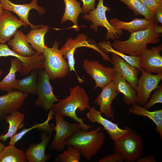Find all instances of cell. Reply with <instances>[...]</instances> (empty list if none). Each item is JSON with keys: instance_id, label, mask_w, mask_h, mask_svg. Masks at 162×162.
I'll return each mask as SVG.
<instances>
[{"instance_id": "obj_1", "label": "cell", "mask_w": 162, "mask_h": 162, "mask_svg": "<svg viewBox=\"0 0 162 162\" xmlns=\"http://www.w3.org/2000/svg\"><path fill=\"white\" fill-rule=\"evenodd\" d=\"M162 26L155 23L148 28L131 33L126 40H115L111 44L116 50L130 56H140L148 44H157L160 41Z\"/></svg>"}, {"instance_id": "obj_2", "label": "cell", "mask_w": 162, "mask_h": 162, "mask_svg": "<svg viewBox=\"0 0 162 162\" xmlns=\"http://www.w3.org/2000/svg\"><path fill=\"white\" fill-rule=\"evenodd\" d=\"M57 102L53 104L52 109L55 113H58L63 117L68 116L72 118L80 124L82 129L88 130L93 127L85 124L84 119L79 118L76 113L77 110L83 112L90 108L88 96L83 88L79 85L70 88V95L65 99H59Z\"/></svg>"}, {"instance_id": "obj_3", "label": "cell", "mask_w": 162, "mask_h": 162, "mask_svg": "<svg viewBox=\"0 0 162 162\" xmlns=\"http://www.w3.org/2000/svg\"><path fill=\"white\" fill-rule=\"evenodd\" d=\"M101 130L100 126L89 131L80 129L65 140L64 145L73 146L87 160L90 161L105 142V136Z\"/></svg>"}, {"instance_id": "obj_4", "label": "cell", "mask_w": 162, "mask_h": 162, "mask_svg": "<svg viewBox=\"0 0 162 162\" xmlns=\"http://www.w3.org/2000/svg\"><path fill=\"white\" fill-rule=\"evenodd\" d=\"M59 44L56 41L52 47L46 46L43 53L44 57V69L51 80L64 77L70 72L68 63L58 49Z\"/></svg>"}, {"instance_id": "obj_5", "label": "cell", "mask_w": 162, "mask_h": 162, "mask_svg": "<svg viewBox=\"0 0 162 162\" xmlns=\"http://www.w3.org/2000/svg\"><path fill=\"white\" fill-rule=\"evenodd\" d=\"M144 142L134 130L114 141L113 150L122 154L124 161L134 162L143 155Z\"/></svg>"}, {"instance_id": "obj_6", "label": "cell", "mask_w": 162, "mask_h": 162, "mask_svg": "<svg viewBox=\"0 0 162 162\" xmlns=\"http://www.w3.org/2000/svg\"><path fill=\"white\" fill-rule=\"evenodd\" d=\"M104 0H99L96 8L88 11V14L83 15L84 19L91 21L90 27L95 32L98 31V26L105 27L107 30L105 39L115 40L119 39L122 34L123 30L116 28L112 26L108 21L106 16V12L110 10V8L103 4Z\"/></svg>"}, {"instance_id": "obj_7", "label": "cell", "mask_w": 162, "mask_h": 162, "mask_svg": "<svg viewBox=\"0 0 162 162\" xmlns=\"http://www.w3.org/2000/svg\"><path fill=\"white\" fill-rule=\"evenodd\" d=\"M38 76L36 89L38 98L35 104L46 111L50 110L54 103L58 102L59 99L54 94L50 82V79L44 68L38 70Z\"/></svg>"}, {"instance_id": "obj_8", "label": "cell", "mask_w": 162, "mask_h": 162, "mask_svg": "<svg viewBox=\"0 0 162 162\" xmlns=\"http://www.w3.org/2000/svg\"><path fill=\"white\" fill-rule=\"evenodd\" d=\"M54 115L56 121L54 130L56 134L50 143L49 148L51 150L61 151L65 148V140L81 129V125L78 122L72 123L66 121L58 113H55Z\"/></svg>"}, {"instance_id": "obj_9", "label": "cell", "mask_w": 162, "mask_h": 162, "mask_svg": "<svg viewBox=\"0 0 162 162\" xmlns=\"http://www.w3.org/2000/svg\"><path fill=\"white\" fill-rule=\"evenodd\" d=\"M88 36L83 34H80L77 37L73 39L70 38L67 40L63 46L59 49L64 59L67 58L70 68V71L75 72L77 76V79L80 83H82L84 80L81 79L77 74L75 69V61L74 54L76 49L80 47H87L93 48L99 52L102 56H104L105 53L101 49L100 46L88 43L87 41Z\"/></svg>"}, {"instance_id": "obj_10", "label": "cell", "mask_w": 162, "mask_h": 162, "mask_svg": "<svg viewBox=\"0 0 162 162\" xmlns=\"http://www.w3.org/2000/svg\"><path fill=\"white\" fill-rule=\"evenodd\" d=\"M83 68L95 82L93 90L97 87L102 88L112 81L115 71L113 68L105 67L98 61L85 59L82 64Z\"/></svg>"}, {"instance_id": "obj_11", "label": "cell", "mask_w": 162, "mask_h": 162, "mask_svg": "<svg viewBox=\"0 0 162 162\" xmlns=\"http://www.w3.org/2000/svg\"><path fill=\"white\" fill-rule=\"evenodd\" d=\"M141 75L138 79L136 94V103L144 105L150 98L152 92L157 88L162 79V74H153L142 69Z\"/></svg>"}, {"instance_id": "obj_12", "label": "cell", "mask_w": 162, "mask_h": 162, "mask_svg": "<svg viewBox=\"0 0 162 162\" xmlns=\"http://www.w3.org/2000/svg\"><path fill=\"white\" fill-rule=\"evenodd\" d=\"M10 56L16 58L21 62L22 69L20 74L22 77L27 76L34 70L44 68V57L43 53L40 54L36 51L33 56H24L14 52L5 44H0V58Z\"/></svg>"}, {"instance_id": "obj_13", "label": "cell", "mask_w": 162, "mask_h": 162, "mask_svg": "<svg viewBox=\"0 0 162 162\" xmlns=\"http://www.w3.org/2000/svg\"><path fill=\"white\" fill-rule=\"evenodd\" d=\"M101 113L94 107L89 109L87 113V118L92 123H97L102 125L108 133L111 139L115 141L123 136L131 130L130 127L120 128L117 123H115L103 117Z\"/></svg>"}, {"instance_id": "obj_14", "label": "cell", "mask_w": 162, "mask_h": 162, "mask_svg": "<svg viewBox=\"0 0 162 162\" xmlns=\"http://www.w3.org/2000/svg\"><path fill=\"white\" fill-rule=\"evenodd\" d=\"M38 0H32L31 2L27 4H15L9 0H0L3 9L12 12L16 14L20 20L29 26L32 29L39 28L42 25H34L29 21L28 16L30 10L32 9L37 10L40 15L44 14L45 10L44 8L38 5Z\"/></svg>"}, {"instance_id": "obj_15", "label": "cell", "mask_w": 162, "mask_h": 162, "mask_svg": "<svg viewBox=\"0 0 162 162\" xmlns=\"http://www.w3.org/2000/svg\"><path fill=\"white\" fill-rule=\"evenodd\" d=\"M162 50L161 44L145 50L140 55L142 69L151 74H162V57L160 54Z\"/></svg>"}, {"instance_id": "obj_16", "label": "cell", "mask_w": 162, "mask_h": 162, "mask_svg": "<svg viewBox=\"0 0 162 162\" xmlns=\"http://www.w3.org/2000/svg\"><path fill=\"white\" fill-rule=\"evenodd\" d=\"M22 26L26 28L28 25L19 20L10 11L4 10L0 16V44H5L10 40L17 29Z\"/></svg>"}, {"instance_id": "obj_17", "label": "cell", "mask_w": 162, "mask_h": 162, "mask_svg": "<svg viewBox=\"0 0 162 162\" xmlns=\"http://www.w3.org/2000/svg\"><path fill=\"white\" fill-rule=\"evenodd\" d=\"M113 68L131 86L136 92L140 70L131 65L118 55L111 53Z\"/></svg>"}, {"instance_id": "obj_18", "label": "cell", "mask_w": 162, "mask_h": 162, "mask_svg": "<svg viewBox=\"0 0 162 162\" xmlns=\"http://www.w3.org/2000/svg\"><path fill=\"white\" fill-rule=\"evenodd\" d=\"M54 130L53 129L49 131H44L40 135L41 141L37 144L30 145L25 153L28 162H45L50 158L51 156L46 154L45 151Z\"/></svg>"}, {"instance_id": "obj_19", "label": "cell", "mask_w": 162, "mask_h": 162, "mask_svg": "<svg viewBox=\"0 0 162 162\" xmlns=\"http://www.w3.org/2000/svg\"><path fill=\"white\" fill-rule=\"evenodd\" d=\"M28 95L18 91H12L0 96V118H5L6 115L21 108Z\"/></svg>"}, {"instance_id": "obj_20", "label": "cell", "mask_w": 162, "mask_h": 162, "mask_svg": "<svg viewBox=\"0 0 162 162\" xmlns=\"http://www.w3.org/2000/svg\"><path fill=\"white\" fill-rule=\"evenodd\" d=\"M102 88V91L95 99V104L100 106L99 111L108 118H114L112 103L119 93L116 90L112 81Z\"/></svg>"}, {"instance_id": "obj_21", "label": "cell", "mask_w": 162, "mask_h": 162, "mask_svg": "<svg viewBox=\"0 0 162 162\" xmlns=\"http://www.w3.org/2000/svg\"><path fill=\"white\" fill-rule=\"evenodd\" d=\"M116 90L123 95L124 102L128 106L136 103V92L130 84L118 73L115 72L112 81Z\"/></svg>"}, {"instance_id": "obj_22", "label": "cell", "mask_w": 162, "mask_h": 162, "mask_svg": "<svg viewBox=\"0 0 162 162\" xmlns=\"http://www.w3.org/2000/svg\"><path fill=\"white\" fill-rule=\"evenodd\" d=\"M114 27L126 30L131 33L146 29L153 25L154 22L146 19L135 18L129 22L123 21L118 18L111 19L110 22Z\"/></svg>"}, {"instance_id": "obj_23", "label": "cell", "mask_w": 162, "mask_h": 162, "mask_svg": "<svg viewBox=\"0 0 162 162\" xmlns=\"http://www.w3.org/2000/svg\"><path fill=\"white\" fill-rule=\"evenodd\" d=\"M14 36V38L8 43L13 51L26 57L31 56L35 53L36 51L29 45L26 36L23 32L17 30Z\"/></svg>"}, {"instance_id": "obj_24", "label": "cell", "mask_w": 162, "mask_h": 162, "mask_svg": "<svg viewBox=\"0 0 162 162\" xmlns=\"http://www.w3.org/2000/svg\"><path fill=\"white\" fill-rule=\"evenodd\" d=\"M129 112L132 114L140 116H146L151 119L156 125V131L162 139V110L154 111H149L143 106L136 104L132 105L128 109Z\"/></svg>"}, {"instance_id": "obj_25", "label": "cell", "mask_w": 162, "mask_h": 162, "mask_svg": "<svg viewBox=\"0 0 162 162\" xmlns=\"http://www.w3.org/2000/svg\"><path fill=\"white\" fill-rule=\"evenodd\" d=\"M10 62V67L9 73L0 82V90L8 92L14 90L17 80L16 73L18 72L20 74L22 69L21 62L16 58L11 59Z\"/></svg>"}, {"instance_id": "obj_26", "label": "cell", "mask_w": 162, "mask_h": 162, "mask_svg": "<svg viewBox=\"0 0 162 162\" xmlns=\"http://www.w3.org/2000/svg\"><path fill=\"white\" fill-rule=\"evenodd\" d=\"M25 116L24 114L16 111L5 118V122L9 124L7 132L4 134H0V141L4 142L9 138H11L16 133L18 130L23 128Z\"/></svg>"}, {"instance_id": "obj_27", "label": "cell", "mask_w": 162, "mask_h": 162, "mask_svg": "<svg viewBox=\"0 0 162 162\" xmlns=\"http://www.w3.org/2000/svg\"><path fill=\"white\" fill-rule=\"evenodd\" d=\"M49 30L47 26L42 25L39 28L32 29L26 35L31 46L39 53H43L47 46L44 43V37Z\"/></svg>"}, {"instance_id": "obj_28", "label": "cell", "mask_w": 162, "mask_h": 162, "mask_svg": "<svg viewBox=\"0 0 162 162\" xmlns=\"http://www.w3.org/2000/svg\"><path fill=\"white\" fill-rule=\"evenodd\" d=\"M65 4V10L60 22L62 24L67 20L71 21L73 28L77 31L79 30L78 26L77 19L81 13L80 4L76 0H63Z\"/></svg>"}, {"instance_id": "obj_29", "label": "cell", "mask_w": 162, "mask_h": 162, "mask_svg": "<svg viewBox=\"0 0 162 162\" xmlns=\"http://www.w3.org/2000/svg\"><path fill=\"white\" fill-rule=\"evenodd\" d=\"M38 77V70L32 71L29 76L22 79H17L16 84L14 90L25 93L36 94Z\"/></svg>"}, {"instance_id": "obj_30", "label": "cell", "mask_w": 162, "mask_h": 162, "mask_svg": "<svg viewBox=\"0 0 162 162\" xmlns=\"http://www.w3.org/2000/svg\"><path fill=\"white\" fill-rule=\"evenodd\" d=\"M25 153L15 145L5 146L0 153V162H26Z\"/></svg>"}, {"instance_id": "obj_31", "label": "cell", "mask_w": 162, "mask_h": 162, "mask_svg": "<svg viewBox=\"0 0 162 162\" xmlns=\"http://www.w3.org/2000/svg\"><path fill=\"white\" fill-rule=\"evenodd\" d=\"M118 0L126 4L136 16L141 15L145 19L154 22V13L142 4L139 0Z\"/></svg>"}, {"instance_id": "obj_32", "label": "cell", "mask_w": 162, "mask_h": 162, "mask_svg": "<svg viewBox=\"0 0 162 162\" xmlns=\"http://www.w3.org/2000/svg\"><path fill=\"white\" fill-rule=\"evenodd\" d=\"M99 46L105 53H114L120 56L131 65L139 69L140 71L142 68L140 65V56H130L118 51L112 46L110 41H104L100 43Z\"/></svg>"}, {"instance_id": "obj_33", "label": "cell", "mask_w": 162, "mask_h": 162, "mask_svg": "<svg viewBox=\"0 0 162 162\" xmlns=\"http://www.w3.org/2000/svg\"><path fill=\"white\" fill-rule=\"evenodd\" d=\"M55 113L51 110L48 114L47 119L44 122L41 123H37L33 125L31 127L28 128L23 129L18 133H16L14 136L10 138L9 145H15L16 143L19 141L30 130L37 128L38 130H45L48 129L50 126V124H49L50 121L53 118V116Z\"/></svg>"}, {"instance_id": "obj_34", "label": "cell", "mask_w": 162, "mask_h": 162, "mask_svg": "<svg viewBox=\"0 0 162 162\" xmlns=\"http://www.w3.org/2000/svg\"><path fill=\"white\" fill-rule=\"evenodd\" d=\"M67 149L59 154L54 160L55 162H79L81 159V154L73 146L68 145Z\"/></svg>"}, {"instance_id": "obj_35", "label": "cell", "mask_w": 162, "mask_h": 162, "mask_svg": "<svg viewBox=\"0 0 162 162\" xmlns=\"http://www.w3.org/2000/svg\"><path fill=\"white\" fill-rule=\"evenodd\" d=\"M149 100L143 106L145 109L148 110L155 104L162 103V84H160L154 90Z\"/></svg>"}, {"instance_id": "obj_36", "label": "cell", "mask_w": 162, "mask_h": 162, "mask_svg": "<svg viewBox=\"0 0 162 162\" xmlns=\"http://www.w3.org/2000/svg\"><path fill=\"white\" fill-rule=\"evenodd\" d=\"M124 160L122 154L119 152H115L101 158L99 162H123Z\"/></svg>"}, {"instance_id": "obj_37", "label": "cell", "mask_w": 162, "mask_h": 162, "mask_svg": "<svg viewBox=\"0 0 162 162\" xmlns=\"http://www.w3.org/2000/svg\"><path fill=\"white\" fill-rule=\"evenodd\" d=\"M83 5L81 7V13L86 14L89 11L95 8V0H81Z\"/></svg>"}, {"instance_id": "obj_38", "label": "cell", "mask_w": 162, "mask_h": 162, "mask_svg": "<svg viewBox=\"0 0 162 162\" xmlns=\"http://www.w3.org/2000/svg\"><path fill=\"white\" fill-rule=\"evenodd\" d=\"M139 1L154 13L160 4L162 3V2L158 3L155 0H139Z\"/></svg>"}, {"instance_id": "obj_39", "label": "cell", "mask_w": 162, "mask_h": 162, "mask_svg": "<svg viewBox=\"0 0 162 162\" xmlns=\"http://www.w3.org/2000/svg\"><path fill=\"white\" fill-rule=\"evenodd\" d=\"M154 13V21L156 23L162 24V3L160 4Z\"/></svg>"}, {"instance_id": "obj_40", "label": "cell", "mask_w": 162, "mask_h": 162, "mask_svg": "<svg viewBox=\"0 0 162 162\" xmlns=\"http://www.w3.org/2000/svg\"><path fill=\"white\" fill-rule=\"evenodd\" d=\"M136 162H156V159L155 157L152 155L149 154L138 159Z\"/></svg>"}, {"instance_id": "obj_41", "label": "cell", "mask_w": 162, "mask_h": 162, "mask_svg": "<svg viewBox=\"0 0 162 162\" xmlns=\"http://www.w3.org/2000/svg\"><path fill=\"white\" fill-rule=\"evenodd\" d=\"M5 147V146L0 142V153Z\"/></svg>"}, {"instance_id": "obj_42", "label": "cell", "mask_w": 162, "mask_h": 162, "mask_svg": "<svg viewBox=\"0 0 162 162\" xmlns=\"http://www.w3.org/2000/svg\"><path fill=\"white\" fill-rule=\"evenodd\" d=\"M4 10L3 9L2 5L0 2V16L3 12Z\"/></svg>"}, {"instance_id": "obj_43", "label": "cell", "mask_w": 162, "mask_h": 162, "mask_svg": "<svg viewBox=\"0 0 162 162\" xmlns=\"http://www.w3.org/2000/svg\"><path fill=\"white\" fill-rule=\"evenodd\" d=\"M156 2L158 3L162 2V0H155Z\"/></svg>"}, {"instance_id": "obj_44", "label": "cell", "mask_w": 162, "mask_h": 162, "mask_svg": "<svg viewBox=\"0 0 162 162\" xmlns=\"http://www.w3.org/2000/svg\"><path fill=\"white\" fill-rule=\"evenodd\" d=\"M2 73H3L2 71L0 69V76H1L2 74Z\"/></svg>"}, {"instance_id": "obj_45", "label": "cell", "mask_w": 162, "mask_h": 162, "mask_svg": "<svg viewBox=\"0 0 162 162\" xmlns=\"http://www.w3.org/2000/svg\"><path fill=\"white\" fill-rule=\"evenodd\" d=\"M2 120L0 118V121Z\"/></svg>"}]
</instances>
